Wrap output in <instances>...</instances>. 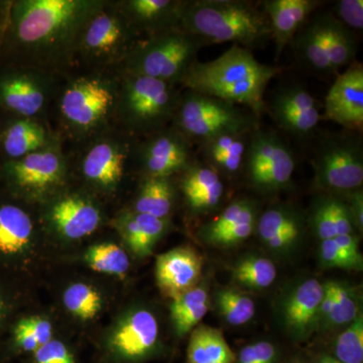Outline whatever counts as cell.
I'll return each instance as SVG.
<instances>
[{
	"label": "cell",
	"mask_w": 363,
	"mask_h": 363,
	"mask_svg": "<svg viewBox=\"0 0 363 363\" xmlns=\"http://www.w3.org/2000/svg\"><path fill=\"white\" fill-rule=\"evenodd\" d=\"M325 117L350 130L363 126V66L355 62L336 79L324 104Z\"/></svg>",
	"instance_id": "4fadbf2b"
},
{
	"label": "cell",
	"mask_w": 363,
	"mask_h": 363,
	"mask_svg": "<svg viewBox=\"0 0 363 363\" xmlns=\"http://www.w3.org/2000/svg\"><path fill=\"white\" fill-rule=\"evenodd\" d=\"M35 363H76L71 350L60 340L52 339L33 352Z\"/></svg>",
	"instance_id": "ee69618b"
},
{
	"label": "cell",
	"mask_w": 363,
	"mask_h": 363,
	"mask_svg": "<svg viewBox=\"0 0 363 363\" xmlns=\"http://www.w3.org/2000/svg\"><path fill=\"white\" fill-rule=\"evenodd\" d=\"M2 311H4V304H2L1 301H0V318H1Z\"/></svg>",
	"instance_id": "f5cc1de1"
},
{
	"label": "cell",
	"mask_w": 363,
	"mask_h": 363,
	"mask_svg": "<svg viewBox=\"0 0 363 363\" xmlns=\"http://www.w3.org/2000/svg\"><path fill=\"white\" fill-rule=\"evenodd\" d=\"M333 13H316L298 30L291 45L298 61L317 75H331L329 45Z\"/></svg>",
	"instance_id": "2e32d148"
},
{
	"label": "cell",
	"mask_w": 363,
	"mask_h": 363,
	"mask_svg": "<svg viewBox=\"0 0 363 363\" xmlns=\"http://www.w3.org/2000/svg\"><path fill=\"white\" fill-rule=\"evenodd\" d=\"M179 98L173 85L156 79L126 75L119 97V111L131 130L159 133L173 119Z\"/></svg>",
	"instance_id": "8992f818"
},
{
	"label": "cell",
	"mask_w": 363,
	"mask_h": 363,
	"mask_svg": "<svg viewBox=\"0 0 363 363\" xmlns=\"http://www.w3.org/2000/svg\"><path fill=\"white\" fill-rule=\"evenodd\" d=\"M324 295V286L315 279H310L296 289L286 302L285 320L290 328L298 335L311 332L320 315V306Z\"/></svg>",
	"instance_id": "484cf974"
},
{
	"label": "cell",
	"mask_w": 363,
	"mask_h": 363,
	"mask_svg": "<svg viewBox=\"0 0 363 363\" xmlns=\"http://www.w3.org/2000/svg\"><path fill=\"white\" fill-rule=\"evenodd\" d=\"M321 108L316 98L298 83L278 88L271 101L266 104V111H269L277 125L301 140L311 138L317 130L321 121Z\"/></svg>",
	"instance_id": "8fae6325"
},
{
	"label": "cell",
	"mask_w": 363,
	"mask_h": 363,
	"mask_svg": "<svg viewBox=\"0 0 363 363\" xmlns=\"http://www.w3.org/2000/svg\"><path fill=\"white\" fill-rule=\"evenodd\" d=\"M45 145L47 135L44 128L30 118L16 121L7 128L4 135V150L7 156L13 160L45 149Z\"/></svg>",
	"instance_id": "4dcf8cb0"
},
{
	"label": "cell",
	"mask_w": 363,
	"mask_h": 363,
	"mask_svg": "<svg viewBox=\"0 0 363 363\" xmlns=\"http://www.w3.org/2000/svg\"><path fill=\"white\" fill-rule=\"evenodd\" d=\"M28 320L33 335H35L40 346L44 345V344L52 340V325L47 319L43 317H30L28 318Z\"/></svg>",
	"instance_id": "7dc6e473"
},
{
	"label": "cell",
	"mask_w": 363,
	"mask_h": 363,
	"mask_svg": "<svg viewBox=\"0 0 363 363\" xmlns=\"http://www.w3.org/2000/svg\"><path fill=\"white\" fill-rule=\"evenodd\" d=\"M311 222L322 240L353 233L355 228L346 202L335 195L318 198L313 207Z\"/></svg>",
	"instance_id": "4316f807"
},
{
	"label": "cell",
	"mask_w": 363,
	"mask_h": 363,
	"mask_svg": "<svg viewBox=\"0 0 363 363\" xmlns=\"http://www.w3.org/2000/svg\"><path fill=\"white\" fill-rule=\"evenodd\" d=\"M171 318L177 334L184 336L199 323L209 310V297L204 286H195L192 290L172 302Z\"/></svg>",
	"instance_id": "1f68e13d"
},
{
	"label": "cell",
	"mask_w": 363,
	"mask_h": 363,
	"mask_svg": "<svg viewBox=\"0 0 363 363\" xmlns=\"http://www.w3.org/2000/svg\"><path fill=\"white\" fill-rule=\"evenodd\" d=\"M45 93L44 83L30 74H9L0 79V101L9 111L26 118L42 111Z\"/></svg>",
	"instance_id": "603a6c76"
},
{
	"label": "cell",
	"mask_w": 363,
	"mask_h": 363,
	"mask_svg": "<svg viewBox=\"0 0 363 363\" xmlns=\"http://www.w3.org/2000/svg\"><path fill=\"white\" fill-rule=\"evenodd\" d=\"M14 342L18 346V350L23 352H35L40 347L37 339L33 335L28 318L21 320L20 323L16 325L14 330Z\"/></svg>",
	"instance_id": "f6af8a7d"
},
{
	"label": "cell",
	"mask_w": 363,
	"mask_h": 363,
	"mask_svg": "<svg viewBox=\"0 0 363 363\" xmlns=\"http://www.w3.org/2000/svg\"><path fill=\"white\" fill-rule=\"evenodd\" d=\"M133 28L121 11L107 9L104 4L85 26L77 52L93 63L109 64L125 58L133 47Z\"/></svg>",
	"instance_id": "9c48e42d"
},
{
	"label": "cell",
	"mask_w": 363,
	"mask_h": 363,
	"mask_svg": "<svg viewBox=\"0 0 363 363\" xmlns=\"http://www.w3.org/2000/svg\"><path fill=\"white\" fill-rule=\"evenodd\" d=\"M236 357L221 331L200 325L191 334L187 363H234Z\"/></svg>",
	"instance_id": "83f0119b"
},
{
	"label": "cell",
	"mask_w": 363,
	"mask_h": 363,
	"mask_svg": "<svg viewBox=\"0 0 363 363\" xmlns=\"http://www.w3.org/2000/svg\"><path fill=\"white\" fill-rule=\"evenodd\" d=\"M253 130L224 133L201 143L200 149L204 164L220 177L238 175L245 166Z\"/></svg>",
	"instance_id": "44dd1931"
},
{
	"label": "cell",
	"mask_w": 363,
	"mask_h": 363,
	"mask_svg": "<svg viewBox=\"0 0 363 363\" xmlns=\"http://www.w3.org/2000/svg\"><path fill=\"white\" fill-rule=\"evenodd\" d=\"M175 204V189L169 177H147L135 203L136 213L167 219Z\"/></svg>",
	"instance_id": "f546056e"
},
{
	"label": "cell",
	"mask_w": 363,
	"mask_h": 363,
	"mask_svg": "<svg viewBox=\"0 0 363 363\" xmlns=\"http://www.w3.org/2000/svg\"><path fill=\"white\" fill-rule=\"evenodd\" d=\"M159 324L152 313L138 309L130 313L117 325L107 341L106 350L114 362L138 363L157 352Z\"/></svg>",
	"instance_id": "7c38bea8"
},
{
	"label": "cell",
	"mask_w": 363,
	"mask_h": 363,
	"mask_svg": "<svg viewBox=\"0 0 363 363\" xmlns=\"http://www.w3.org/2000/svg\"><path fill=\"white\" fill-rule=\"evenodd\" d=\"M238 363H257L255 350H253V344L245 346V347L240 350V357H238Z\"/></svg>",
	"instance_id": "f907efd6"
},
{
	"label": "cell",
	"mask_w": 363,
	"mask_h": 363,
	"mask_svg": "<svg viewBox=\"0 0 363 363\" xmlns=\"http://www.w3.org/2000/svg\"><path fill=\"white\" fill-rule=\"evenodd\" d=\"M50 217L52 225L69 240H80L90 235L101 222L98 208L79 196H67L55 203Z\"/></svg>",
	"instance_id": "ffe728a7"
},
{
	"label": "cell",
	"mask_w": 363,
	"mask_h": 363,
	"mask_svg": "<svg viewBox=\"0 0 363 363\" xmlns=\"http://www.w3.org/2000/svg\"><path fill=\"white\" fill-rule=\"evenodd\" d=\"M64 305L73 316L79 319H93L102 307L101 297L93 286L83 283L73 284L65 291Z\"/></svg>",
	"instance_id": "74e56055"
},
{
	"label": "cell",
	"mask_w": 363,
	"mask_h": 363,
	"mask_svg": "<svg viewBox=\"0 0 363 363\" xmlns=\"http://www.w3.org/2000/svg\"><path fill=\"white\" fill-rule=\"evenodd\" d=\"M217 305L226 321L234 326L247 323L255 314L252 298L233 290L220 291L217 295Z\"/></svg>",
	"instance_id": "f35d334b"
},
{
	"label": "cell",
	"mask_w": 363,
	"mask_h": 363,
	"mask_svg": "<svg viewBox=\"0 0 363 363\" xmlns=\"http://www.w3.org/2000/svg\"><path fill=\"white\" fill-rule=\"evenodd\" d=\"M181 189L189 208L206 213L218 206L224 194L221 177L204 162H192L185 171Z\"/></svg>",
	"instance_id": "7402d4cb"
},
{
	"label": "cell",
	"mask_w": 363,
	"mask_h": 363,
	"mask_svg": "<svg viewBox=\"0 0 363 363\" xmlns=\"http://www.w3.org/2000/svg\"><path fill=\"white\" fill-rule=\"evenodd\" d=\"M9 176L18 187L44 191L58 185L63 178L62 157L51 147L32 152L7 164Z\"/></svg>",
	"instance_id": "ac0fdd59"
},
{
	"label": "cell",
	"mask_w": 363,
	"mask_h": 363,
	"mask_svg": "<svg viewBox=\"0 0 363 363\" xmlns=\"http://www.w3.org/2000/svg\"><path fill=\"white\" fill-rule=\"evenodd\" d=\"M281 67L260 63L250 50L233 45L218 58L195 62L181 85L193 92L240 105L257 118L266 111L264 93Z\"/></svg>",
	"instance_id": "7a4b0ae2"
},
{
	"label": "cell",
	"mask_w": 363,
	"mask_h": 363,
	"mask_svg": "<svg viewBox=\"0 0 363 363\" xmlns=\"http://www.w3.org/2000/svg\"><path fill=\"white\" fill-rule=\"evenodd\" d=\"M125 159V152L118 145L107 140L98 143L86 154L83 174L99 187L114 188L123 178Z\"/></svg>",
	"instance_id": "d4e9b609"
},
{
	"label": "cell",
	"mask_w": 363,
	"mask_h": 363,
	"mask_svg": "<svg viewBox=\"0 0 363 363\" xmlns=\"http://www.w3.org/2000/svg\"><path fill=\"white\" fill-rule=\"evenodd\" d=\"M179 28L206 45L233 43L250 50L272 39L267 14L242 0L188 1Z\"/></svg>",
	"instance_id": "3957f363"
},
{
	"label": "cell",
	"mask_w": 363,
	"mask_h": 363,
	"mask_svg": "<svg viewBox=\"0 0 363 363\" xmlns=\"http://www.w3.org/2000/svg\"><path fill=\"white\" fill-rule=\"evenodd\" d=\"M321 259L327 267L357 269L362 267V260L354 259L347 252H344L342 248L338 247L333 238L322 240Z\"/></svg>",
	"instance_id": "b9f144b4"
},
{
	"label": "cell",
	"mask_w": 363,
	"mask_h": 363,
	"mask_svg": "<svg viewBox=\"0 0 363 363\" xmlns=\"http://www.w3.org/2000/svg\"><path fill=\"white\" fill-rule=\"evenodd\" d=\"M312 164L318 185L334 195H348L362 189V136L350 133L325 138L313 155Z\"/></svg>",
	"instance_id": "52a82bcc"
},
{
	"label": "cell",
	"mask_w": 363,
	"mask_h": 363,
	"mask_svg": "<svg viewBox=\"0 0 363 363\" xmlns=\"http://www.w3.org/2000/svg\"><path fill=\"white\" fill-rule=\"evenodd\" d=\"M114 100L112 86L104 79L80 78L71 83L64 92L62 116L75 130H91L106 119Z\"/></svg>",
	"instance_id": "30bf717a"
},
{
	"label": "cell",
	"mask_w": 363,
	"mask_h": 363,
	"mask_svg": "<svg viewBox=\"0 0 363 363\" xmlns=\"http://www.w3.org/2000/svg\"><path fill=\"white\" fill-rule=\"evenodd\" d=\"M143 168L149 177H171L192 164L191 142L175 128L162 130L142 150Z\"/></svg>",
	"instance_id": "5bb4252c"
},
{
	"label": "cell",
	"mask_w": 363,
	"mask_h": 363,
	"mask_svg": "<svg viewBox=\"0 0 363 363\" xmlns=\"http://www.w3.org/2000/svg\"><path fill=\"white\" fill-rule=\"evenodd\" d=\"M173 121L176 130L199 145L224 133L259 128V118L252 111L190 90L179 98Z\"/></svg>",
	"instance_id": "5b68a950"
},
{
	"label": "cell",
	"mask_w": 363,
	"mask_h": 363,
	"mask_svg": "<svg viewBox=\"0 0 363 363\" xmlns=\"http://www.w3.org/2000/svg\"><path fill=\"white\" fill-rule=\"evenodd\" d=\"M358 40L353 30L346 28L334 16L330 30L329 64L331 74L338 73L343 67L357 62Z\"/></svg>",
	"instance_id": "836d02e7"
},
{
	"label": "cell",
	"mask_w": 363,
	"mask_h": 363,
	"mask_svg": "<svg viewBox=\"0 0 363 363\" xmlns=\"http://www.w3.org/2000/svg\"><path fill=\"white\" fill-rule=\"evenodd\" d=\"M333 16L350 30H363L362 0H339L334 6Z\"/></svg>",
	"instance_id": "7bdbcfd3"
},
{
	"label": "cell",
	"mask_w": 363,
	"mask_h": 363,
	"mask_svg": "<svg viewBox=\"0 0 363 363\" xmlns=\"http://www.w3.org/2000/svg\"><path fill=\"white\" fill-rule=\"evenodd\" d=\"M257 218V203L250 199L236 200L228 205L219 216L209 222L203 229V233L208 240L213 242L216 238L234 227Z\"/></svg>",
	"instance_id": "d590c367"
},
{
	"label": "cell",
	"mask_w": 363,
	"mask_h": 363,
	"mask_svg": "<svg viewBox=\"0 0 363 363\" xmlns=\"http://www.w3.org/2000/svg\"><path fill=\"white\" fill-rule=\"evenodd\" d=\"M257 228L264 242L277 236L298 238L303 228L302 215L289 206L272 207L260 215Z\"/></svg>",
	"instance_id": "d6a6232c"
},
{
	"label": "cell",
	"mask_w": 363,
	"mask_h": 363,
	"mask_svg": "<svg viewBox=\"0 0 363 363\" xmlns=\"http://www.w3.org/2000/svg\"><path fill=\"white\" fill-rule=\"evenodd\" d=\"M205 45L180 28L152 35L133 45L126 55V75L156 79L169 85L181 83Z\"/></svg>",
	"instance_id": "277c9868"
},
{
	"label": "cell",
	"mask_w": 363,
	"mask_h": 363,
	"mask_svg": "<svg viewBox=\"0 0 363 363\" xmlns=\"http://www.w3.org/2000/svg\"><path fill=\"white\" fill-rule=\"evenodd\" d=\"M105 2L93 0H21L11 4V33L33 65L58 67L78 51L90 18Z\"/></svg>",
	"instance_id": "6da1fadb"
},
{
	"label": "cell",
	"mask_w": 363,
	"mask_h": 363,
	"mask_svg": "<svg viewBox=\"0 0 363 363\" xmlns=\"http://www.w3.org/2000/svg\"><path fill=\"white\" fill-rule=\"evenodd\" d=\"M233 274L241 285L260 290L274 283L277 269L271 260L264 257H248L238 262L234 267Z\"/></svg>",
	"instance_id": "8d00e7d4"
},
{
	"label": "cell",
	"mask_w": 363,
	"mask_h": 363,
	"mask_svg": "<svg viewBox=\"0 0 363 363\" xmlns=\"http://www.w3.org/2000/svg\"><path fill=\"white\" fill-rule=\"evenodd\" d=\"M333 240L337 243L339 247L342 248L344 252H347L354 259L362 260V255L359 252V247H358V240L354 233L337 235Z\"/></svg>",
	"instance_id": "c3c4849f"
},
{
	"label": "cell",
	"mask_w": 363,
	"mask_h": 363,
	"mask_svg": "<svg viewBox=\"0 0 363 363\" xmlns=\"http://www.w3.org/2000/svg\"><path fill=\"white\" fill-rule=\"evenodd\" d=\"M336 359L341 363L363 362V318L360 313L350 326L339 335L335 346Z\"/></svg>",
	"instance_id": "ab89813d"
},
{
	"label": "cell",
	"mask_w": 363,
	"mask_h": 363,
	"mask_svg": "<svg viewBox=\"0 0 363 363\" xmlns=\"http://www.w3.org/2000/svg\"><path fill=\"white\" fill-rule=\"evenodd\" d=\"M187 4L183 0H128L121 4L119 11L133 30H142L152 37L180 28Z\"/></svg>",
	"instance_id": "e0dca14e"
},
{
	"label": "cell",
	"mask_w": 363,
	"mask_h": 363,
	"mask_svg": "<svg viewBox=\"0 0 363 363\" xmlns=\"http://www.w3.org/2000/svg\"><path fill=\"white\" fill-rule=\"evenodd\" d=\"M350 198V203H346L350 211L353 225L362 230L363 227V195L362 189L353 191L350 194L346 195Z\"/></svg>",
	"instance_id": "bcb514c9"
},
{
	"label": "cell",
	"mask_w": 363,
	"mask_h": 363,
	"mask_svg": "<svg viewBox=\"0 0 363 363\" xmlns=\"http://www.w3.org/2000/svg\"><path fill=\"white\" fill-rule=\"evenodd\" d=\"M86 264L93 271L123 278L130 269V259L123 248L114 243H100L88 248Z\"/></svg>",
	"instance_id": "e575fe53"
},
{
	"label": "cell",
	"mask_w": 363,
	"mask_h": 363,
	"mask_svg": "<svg viewBox=\"0 0 363 363\" xmlns=\"http://www.w3.org/2000/svg\"><path fill=\"white\" fill-rule=\"evenodd\" d=\"M201 257L192 248L178 247L162 253L156 260L160 290L172 300L198 286L202 274Z\"/></svg>",
	"instance_id": "9a60e30c"
},
{
	"label": "cell",
	"mask_w": 363,
	"mask_h": 363,
	"mask_svg": "<svg viewBox=\"0 0 363 363\" xmlns=\"http://www.w3.org/2000/svg\"><path fill=\"white\" fill-rule=\"evenodd\" d=\"M317 363H337V359L335 357H329V355H324L323 357L318 360Z\"/></svg>",
	"instance_id": "816d5d0a"
},
{
	"label": "cell",
	"mask_w": 363,
	"mask_h": 363,
	"mask_svg": "<svg viewBox=\"0 0 363 363\" xmlns=\"http://www.w3.org/2000/svg\"><path fill=\"white\" fill-rule=\"evenodd\" d=\"M116 227L124 242L136 257H145L152 253L168 227V219L150 215L125 212L116 221Z\"/></svg>",
	"instance_id": "cb8c5ba5"
},
{
	"label": "cell",
	"mask_w": 363,
	"mask_h": 363,
	"mask_svg": "<svg viewBox=\"0 0 363 363\" xmlns=\"http://www.w3.org/2000/svg\"><path fill=\"white\" fill-rule=\"evenodd\" d=\"M333 290V306L328 319L332 324H350L360 314L357 296L348 286L330 281Z\"/></svg>",
	"instance_id": "60d3db41"
},
{
	"label": "cell",
	"mask_w": 363,
	"mask_h": 363,
	"mask_svg": "<svg viewBox=\"0 0 363 363\" xmlns=\"http://www.w3.org/2000/svg\"><path fill=\"white\" fill-rule=\"evenodd\" d=\"M322 4L323 2L318 0H264L262 2V11L271 23L277 61L286 45H291L298 30Z\"/></svg>",
	"instance_id": "d6986e66"
},
{
	"label": "cell",
	"mask_w": 363,
	"mask_h": 363,
	"mask_svg": "<svg viewBox=\"0 0 363 363\" xmlns=\"http://www.w3.org/2000/svg\"><path fill=\"white\" fill-rule=\"evenodd\" d=\"M33 222L26 212L14 205L0 206V253L18 255L28 247Z\"/></svg>",
	"instance_id": "f1b7e54d"
},
{
	"label": "cell",
	"mask_w": 363,
	"mask_h": 363,
	"mask_svg": "<svg viewBox=\"0 0 363 363\" xmlns=\"http://www.w3.org/2000/svg\"><path fill=\"white\" fill-rule=\"evenodd\" d=\"M257 363H276L277 351L274 346L267 341L253 344Z\"/></svg>",
	"instance_id": "681fc988"
},
{
	"label": "cell",
	"mask_w": 363,
	"mask_h": 363,
	"mask_svg": "<svg viewBox=\"0 0 363 363\" xmlns=\"http://www.w3.org/2000/svg\"><path fill=\"white\" fill-rule=\"evenodd\" d=\"M295 168L292 150L276 133L259 128L252 131L243 171L253 188L267 193L285 189Z\"/></svg>",
	"instance_id": "ba28073f"
}]
</instances>
